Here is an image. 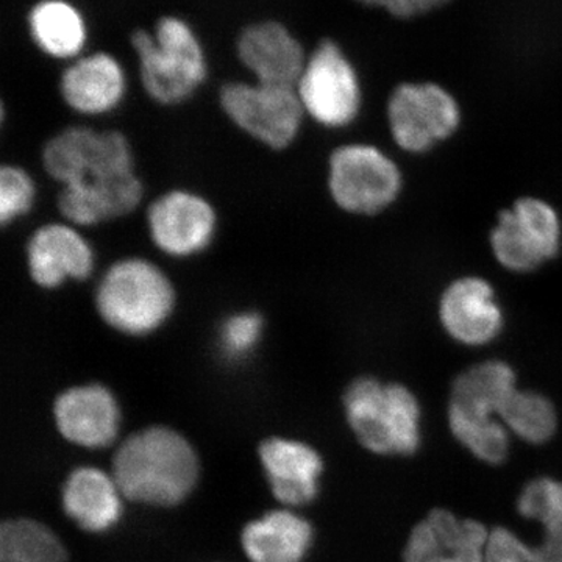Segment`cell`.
I'll return each mask as SVG.
<instances>
[{
	"instance_id": "cell-3",
	"label": "cell",
	"mask_w": 562,
	"mask_h": 562,
	"mask_svg": "<svg viewBox=\"0 0 562 562\" xmlns=\"http://www.w3.org/2000/svg\"><path fill=\"white\" fill-rule=\"evenodd\" d=\"M131 41L143 90L158 105L191 101L209 79V57L201 36L183 18L166 14L151 31L133 32Z\"/></svg>"
},
{
	"instance_id": "cell-26",
	"label": "cell",
	"mask_w": 562,
	"mask_h": 562,
	"mask_svg": "<svg viewBox=\"0 0 562 562\" xmlns=\"http://www.w3.org/2000/svg\"><path fill=\"white\" fill-rule=\"evenodd\" d=\"M266 321L260 312L243 310L225 317L217 328V349L228 362L249 360L265 338Z\"/></svg>"
},
{
	"instance_id": "cell-14",
	"label": "cell",
	"mask_w": 562,
	"mask_h": 562,
	"mask_svg": "<svg viewBox=\"0 0 562 562\" xmlns=\"http://www.w3.org/2000/svg\"><path fill=\"white\" fill-rule=\"evenodd\" d=\"M25 258L33 283L49 291L90 279L98 266L90 239L66 221L52 222L33 233Z\"/></svg>"
},
{
	"instance_id": "cell-31",
	"label": "cell",
	"mask_w": 562,
	"mask_h": 562,
	"mask_svg": "<svg viewBox=\"0 0 562 562\" xmlns=\"http://www.w3.org/2000/svg\"><path fill=\"white\" fill-rule=\"evenodd\" d=\"M3 116H5V111H3L2 102H0V127H2L3 124Z\"/></svg>"
},
{
	"instance_id": "cell-27",
	"label": "cell",
	"mask_w": 562,
	"mask_h": 562,
	"mask_svg": "<svg viewBox=\"0 0 562 562\" xmlns=\"http://www.w3.org/2000/svg\"><path fill=\"white\" fill-rule=\"evenodd\" d=\"M36 202V184L31 173L18 166L0 165V227L31 213Z\"/></svg>"
},
{
	"instance_id": "cell-22",
	"label": "cell",
	"mask_w": 562,
	"mask_h": 562,
	"mask_svg": "<svg viewBox=\"0 0 562 562\" xmlns=\"http://www.w3.org/2000/svg\"><path fill=\"white\" fill-rule=\"evenodd\" d=\"M313 528L292 512H271L244 528L241 543L251 562H302L312 549Z\"/></svg>"
},
{
	"instance_id": "cell-29",
	"label": "cell",
	"mask_w": 562,
	"mask_h": 562,
	"mask_svg": "<svg viewBox=\"0 0 562 562\" xmlns=\"http://www.w3.org/2000/svg\"><path fill=\"white\" fill-rule=\"evenodd\" d=\"M355 2L369 7V9L384 10L398 20H408L406 0H355Z\"/></svg>"
},
{
	"instance_id": "cell-15",
	"label": "cell",
	"mask_w": 562,
	"mask_h": 562,
	"mask_svg": "<svg viewBox=\"0 0 562 562\" xmlns=\"http://www.w3.org/2000/svg\"><path fill=\"white\" fill-rule=\"evenodd\" d=\"M236 57L251 80L294 88L308 52L283 22L265 20L251 22L239 32Z\"/></svg>"
},
{
	"instance_id": "cell-20",
	"label": "cell",
	"mask_w": 562,
	"mask_h": 562,
	"mask_svg": "<svg viewBox=\"0 0 562 562\" xmlns=\"http://www.w3.org/2000/svg\"><path fill=\"white\" fill-rule=\"evenodd\" d=\"M122 497L114 476L95 468H79L63 487V508L81 530L105 532L121 520Z\"/></svg>"
},
{
	"instance_id": "cell-30",
	"label": "cell",
	"mask_w": 562,
	"mask_h": 562,
	"mask_svg": "<svg viewBox=\"0 0 562 562\" xmlns=\"http://www.w3.org/2000/svg\"><path fill=\"white\" fill-rule=\"evenodd\" d=\"M450 0H406V11H408V20L419 16V14L430 13V11L446 5Z\"/></svg>"
},
{
	"instance_id": "cell-8",
	"label": "cell",
	"mask_w": 562,
	"mask_h": 562,
	"mask_svg": "<svg viewBox=\"0 0 562 562\" xmlns=\"http://www.w3.org/2000/svg\"><path fill=\"white\" fill-rule=\"evenodd\" d=\"M220 105L244 135L271 150H286L301 136L306 116L291 87L235 80L222 85Z\"/></svg>"
},
{
	"instance_id": "cell-4",
	"label": "cell",
	"mask_w": 562,
	"mask_h": 562,
	"mask_svg": "<svg viewBox=\"0 0 562 562\" xmlns=\"http://www.w3.org/2000/svg\"><path fill=\"white\" fill-rule=\"evenodd\" d=\"M344 412L358 441L371 452L408 457L419 450L420 403L403 384L360 376L344 394Z\"/></svg>"
},
{
	"instance_id": "cell-18",
	"label": "cell",
	"mask_w": 562,
	"mask_h": 562,
	"mask_svg": "<svg viewBox=\"0 0 562 562\" xmlns=\"http://www.w3.org/2000/svg\"><path fill=\"white\" fill-rule=\"evenodd\" d=\"M487 538L482 524L436 509L414 528L405 562H484Z\"/></svg>"
},
{
	"instance_id": "cell-13",
	"label": "cell",
	"mask_w": 562,
	"mask_h": 562,
	"mask_svg": "<svg viewBox=\"0 0 562 562\" xmlns=\"http://www.w3.org/2000/svg\"><path fill=\"white\" fill-rule=\"evenodd\" d=\"M439 324L450 339L465 347L494 342L505 328V312L490 280L480 276L454 279L443 288Z\"/></svg>"
},
{
	"instance_id": "cell-9",
	"label": "cell",
	"mask_w": 562,
	"mask_h": 562,
	"mask_svg": "<svg viewBox=\"0 0 562 562\" xmlns=\"http://www.w3.org/2000/svg\"><path fill=\"white\" fill-rule=\"evenodd\" d=\"M492 257L514 273L538 271L562 250L560 211L541 198L517 199L497 214L490 232Z\"/></svg>"
},
{
	"instance_id": "cell-5",
	"label": "cell",
	"mask_w": 562,
	"mask_h": 562,
	"mask_svg": "<svg viewBox=\"0 0 562 562\" xmlns=\"http://www.w3.org/2000/svg\"><path fill=\"white\" fill-rule=\"evenodd\" d=\"M43 165L61 188L106 190L139 177L132 143L117 131L65 128L47 140Z\"/></svg>"
},
{
	"instance_id": "cell-12",
	"label": "cell",
	"mask_w": 562,
	"mask_h": 562,
	"mask_svg": "<svg viewBox=\"0 0 562 562\" xmlns=\"http://www.w3.org/2000/svg\"><path fill=\"white\" fill-rule=\"evenodd\" d=\"M146 228L155 249L171 260H190L213 246L220 214L201 192L173 188L146 210Z\"/></svg>"
},
{
	"instance_id": "cell-24",
	"label": "cell",
	"mask_w": 562,
	"mask_h": 562,
	"mask_svg": "<svg viewBox=\"0 0 562 562\" xmlns=\"http://www.w3.org/2000/svg\"><path fill=\"white\" fill-rule=\"evenodd\" d=\"M65 561V546L46 525L31 519L0 522V562Z\"/></svg>"
},
{
	"instance_id": "cell-10",
	"label": "cell",
	"mask_w": 562,
	"mask_h": 562,
	"mask_svg": "<svg viewBox=\"0 0 562 562\" xmlns=\"http://www.w3.org/2000/svg\"><path fill=\"white\" fill-rule=\"evenodd\" d=\"M387 128L398 149L422 155L460 131L462 110L452 92L435 81H405L392 90Z\"/></svg>"
},
{
	"instance_id": "cell-1",
	"label": "cell",
	"mask_w": 562,
	"mask_h": 562,
	"mask_svg": "<svg viewBox=\"0 0 562 562\" xmlns=\"http://www.w3.org/2000/svg\"><path fill=\"white\" fill-rule=\"evenodd\" d=\"M199 458L179 432L151 427L127 439L113 461V476L124 497L140 505L176 506L199 482Z\"/></svg>"
},
{
	"instance_id": "cell-7",
	"label": "cell",
	"mask_w": 562,
	"mask_h": 562,
	"mask_svg": "<svg viewBox=\"0 0 562 562\" xmlns=\"http://www.w3.org/2000/svg\"><path fill=\"white\" fill-rule=\"evenodd\" d=\"M306 120L327 131H342L360 117L364 94L357 66L341 44L322 40L306 58L294 87Z\"/></svg>"
},
{
	"instance_id": "cell-2",
	"label": "cell",
	"mask_w": 562,
	"mask_h": 562,
	"mask_svg": "<svg viewBox=\"0 0 562 562\" xmlns=\"http://www.w3.org/2000/svg\"><path fill=\"white\" fill-rule=\"evenodd\" d=\"M179 295L169 273L149 258L131 255L111 262L94 291L95 313L111 330L149 338L176 314Z\"/></svg>"
},
{
	"instance_id": "cell-16",
	"label": "cell",
	"mask_w": 562,
	"mask_h": 562,
	"mask_svg": "<svg viewBox=\"0 0 562 562\" xmlns=\"http://www.w3.org/2000/svg\"><path fill=\"white\" fill-rule=\"evenodd\" d=\"M128 76L110 52H92L70 61L63 70L60 94L74 113L109 116L121 109L128 94Z\"/></svg>"
},
{
	"instance_id": "cell-17",
	"label": "cell",
	"mask_w": 562,
	"mask_h": 562,
	"mask_svg": "<svg viewBox=\"0 0 562 562\" xmlns=\"http://www.w3.org/2000/svg\"><path fill=\"white\" fill-rule=\"evenodd\" d=\"M55 424L63 438L85 449L109 447L121 428L116 395L101 383L80 384L58 395Z\"/></svg>"
},
{
	"instance_id": "cell-11",
	"label": "cell",
	"mask_w": 562,
	"mask_h": 562,
	"mask_svg": "<svg viewBox=\"0 0 562 562\" xmlns=\"http://www.w3.org/2000/svg\"><path fill=\"white\" fill-rule=\"evenodd\" d=\"M517 390L516 372L508 362H479L454 379L449 402V424L462 446L484 441L502 427L503 406Z\"/></svg>"
},
{
	"instance_id": "cell-28",
	"label": "cell",
	"mask_w": 562,
	"mask_h": 562,
	"mask_svg": "<svg viewBox=\"0 0 562 562\" xmlns=\"http://www.w3.org/2000/svg\"><path fill=\"white\" fill-rule=\"evenodd\" d=\"M484 562H546L539 549L525 543L508 528H495L487 538Z\"/></svg>"
},
{
	"instance_id": "cell-23",
	"label": "cell",
	"mask_w": 562,
	"mask_h": 562,
	"mask_svg": "<svg viewBox=\"0 0 562 562\" xmlns=\"http://www.w3.org/2000/svg\"><path fill=\"white\" fill-rule=\"evenodd\" d=\"M517 508L542 525L543 541L538 549L543 561L562 562V482L546 476L532 480L524 487Z\"/></svg>"
},
{
	"instance_id": "cell-19",
	"label": "cell",
	"mask_w": 562,
	"mask_h": 562,
	"mask_svg": "<svg viewBox=\"0 0 562 562\" xmlns=\"http://www.w3.org/2000/svg\"><path fill=\"white\" fill-rule=\"evenodd\" d=\"M260 460L277 501L303 506L316 498L324 462L313 447L294 439L272 438L261 443Z\"/></svg>"
},
{
	"instance_id": "cell-25",
	"label": "cell",
	"mask_w": 562,
	"mask_h": 562,
	"mask_svg": "<svg viewBox=\"0 0 562 562\" xmlns=\"http://www.w3.org/2000/svg\"><path fill=\"white\" fill-rule=\"evenodd\" d=\"M503 425L524 441L542 443L552 439L558 427L552 401L535 391H514L502 409Z\"/></svg>"
},
{
	"instance_id": "cell-6",
	"label": "cell",
	"mask_w": 562,
	"mask_h": 562,
	"mask_svg": "<svg viewBox=\"0 0 562 562\" xmlns=\"http://www.w3.org/2000/svg\"><path fill=\"white\" fill-rule=\"evenodd\" d=\"M403 184L401 166L375 144H341L328 157V195L351 216L372 217L390 210L401 198Z\"/></svg>"
},
{
	"instance_id": "cell-21",
	"label": "cell",
	"mask_w": 562,
	"mask_h": 562,
	"mask_svg": "<svg viewBox=\"0 0 562 562\" xmlns=\"http://www.w3.org/2000/svg\"><path fill=\"white\" fill-rule=\"evenodd\" d=\"M27 24L35 46L54 60H77L90 41L83 11L69 0H40L29 11Z\"/></svg>"
}]
</instances>
